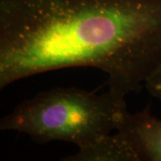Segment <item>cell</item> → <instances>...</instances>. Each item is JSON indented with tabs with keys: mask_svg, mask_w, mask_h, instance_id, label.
Wrapping results in <instances>:
<instances>
[{
	"mask_svg": "<svg viewBox=\"0 0 161 161\" xmlns=\"http://www.w3.org/2000/svg\"><path fill=\"white\" fill-rule=\"evenodd\" d=\"M144 87L151 96L161 101V65L150 75Z\"/></svg>",
	"mask_w": 161,
	"mask_h": 161,
	"instance_id": "277c9868",
	"label": "cell"
},
{
	"mask_svg": "<svg viewBox=\"0 0 161 161\" xmlns=\"http://www.w3.org/2000/svg\"><path fill=\"white\" fill-rule=\"evenodd\" d=\"M115 132L64 160L161 161V120L151 115L150 106L128 112Z\"/></svg>",
	"mask_w": 161,
	"mask_h": 161,
	"instance_id": "3957f363",
	"label": "cell"
},
{
	"mask_svg": "<svg viewBox=\"0 0 161 161\" xmlns=\"http://www.w3.org/2000/svg\"><path fill=\"white\" fill-rule=\"evenodd\" d=\"M128 113L125 96L53 88L24 100L0 122L3 131L28 134L37 143L62 141L83 150L116 131Z\"/></svg>",
	"mask_w": 161,
	"mask_h": 161,
	"instance_id": "7a4b0ae2",
	"label": "cell"
},
{
	"mask_svg": "<svg viewBox=\"0 0 161 161\" xmlns=\"http://www.w3.org/2000/svg\"><path fill=\"white\" fill-rule=\"evenodd\" d=\"M161 65V0H0V89L70 67L139 92Z\"/></svg>",
	"mask_w": 161,
	"mask_h": 161,
	"instance_id": "6da1fadb",
	"label": "cell"
}]
</instances>
